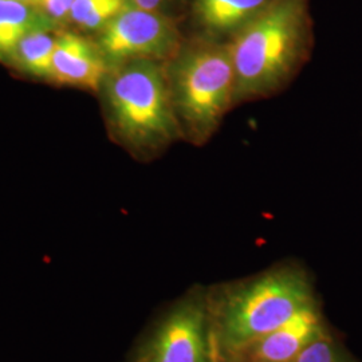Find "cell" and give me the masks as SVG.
<instances>
[{
	"label": "cell",
	"mask_w": 362,
	"mask_h": 362,
	"mask_svg": "<svg viewBox=\"0 0 362 362\" xmlns=\"http://www.w3.org/2000/svg\"><path fill=\"white\" fill-rule=\"evenodd\" d=\"M293 362H351L333 339L321 337L303 350Z\"/></svg>",
	"instance_id": "4fadbf2b"
},
{
	"label": "cell",
	"mask_w": 362,
	"mask_h": 362,
	"mask_svg": "<svg viewBox=\"0 0 362 362\" xmlns=\"http://www.w3.org/2000/svg\"><path fill=\"white\" fill-rule=\"evenodd\" d=\"M74 0H38V7L55 23L69 18Z\"/></svg>",
	"instance_id": "5bb4252c"
},
{
	"label": "cell",
	"mask_w": 362,
	"mask_h": 362,
	"mask_svg": "<svg viewBox=\"0 0 362 362\" xmlns=\"http://www.w3.org/2000/svg\"><path fill=\"white\" fill-rule=\"evenodd\" d=\"M55 42L50 31H37L22 39L6 59L18 70L33 77L52 79Z\"/></svg>",
	"instance_id": "8fae6325"
},
{
	"label": "cell",
	"mask_w": 362,
	"mask_h": 362,
	"mask_svg": "<svg viewBox=\"0 0 362 362\" xmlns=\"http://www.w3.org/2000/svg\"><path fill=\"white\" fill-rule=\"evenodd\" d=\"M309 276L299 266H279L231 287L211 308L215 362H235L259 338L314 305Z\"/></svg>",
	"instance_id": "7a4b0ae2"
},
{
	"label": "cell",
	"mask_w": 362,
	"mask_h": 362,
	"mask_svg": "<svg viewBox=\"0 0 362 362\" xmlns=\"http://www.w3.org/2000/svg\"><path fill=\"white\" fill-rule=\"evenodd\" d=\"M137 362H215L207 299L192 294L176 303L157 325Z\"/></svg>",
	"instance_id": "8992f818"
},
{
	"label": "cell",
	"mask_w": 362,
	"mask_h": 362,
	"mask_svg": "<svg viewBox=\"0 0 362 362\" xmlns=\"http://www.w3.org/2000/svg\"><path fill=\"white\" fill-rule=\"evenodd\" d=\"M110 67L98 46L76 34L57 38L52 55V81L81 89L100 91Z\"/></svg>",
	"instance_id": "ba28073f"
},
{
	"label": "cell",
	"mask_w": 362,
	"mask_h": 362,
	"mask_svg": "<svg viewBox=\"0 0 362 362\" xmlns=\"http://www.w3.org/2000/svg\"><path fill=\"white\" fill-rule=\"evenodd\" d=\"M326 334L322 317L314 303L259 338L235 362H293L314 341Z\"/></svg>",
	"instance_id": "52a82bcc"
},
{
	"label": "cell",
	"mask_w": 362,
	"mask_h": 362,
	"mask_svg": "<svg viewBox=\"0 0 362 362\" xmlns=\"http://www.w3.org/2000/svg\"><path fill=\"white\" fill-rule=\"evenodd\" d=\"M130 0H74L69 19L86 31H101Z\"/></svg>",
	"instance_id": "7c38bea8"
},
{
	"label": "cell",
	"mask_w": 362,
	"mask_h": 362,
	"mask_svg": "<svg viewBox=\"0 0 362 362\" xmlns=\"http://www.w3.org/2000/svg\"><path fill=\"white\" fill-rule=\"evenodd\" d=\"M55 22L39 7L13 0H0V58H7L13 47L37 31H52Z\"/></svg>",
	"instance_id": "30bf717a"
},
{
	"label": "cell",
	"mask_w": 362,
	"mask_h": 362,
	"mask_svg": "<svg viewBox=\"0 0 362 362\" xmlns=\"http://www.w3.org/2000/svg\"><path fill=\"white\" fill-rule=\"evenodd\" d=\"M100 91L112 129L130 151L153 155L182 139L167 64L140 59L112 67Z\"/></svg>",
	"instance_id": "3957f363"
},
{
	"label": "cell",
	"mask_w": 362,
	"mask_h": 362,
	"mask_svg": "<svg viewBox=\"0 0 362 362\" xmlns=\"http://www.w3.org/2000/svg\"><path fill=\"white\" fill-rule=\"evenodd\" d=\"M235 105L284 90L309 59L305 0H272L228 43Z\"/></svg>",
	"instance_id": "6da1fadb"
},
{
	"label": "cell",
	"mask_w": 362,
	"mask_h": 362,
	"mask_svg": "<svg viewBox=\"0 0 362 362\" xmlns=\"http://www.w3.org/2000/svg\"><path fill=\"white\" fill-rule=\"evenodd\" d=\"M167 1L168 0H130L133 6L148 11H160V8L167 4Z\"/></svg>",
	"instance_id": "9a60e30c"
},
{
	"label": "cell",
	"mask_w": 362,
	"mask_h": 362,
	"mask_svg": "<svg viewBox=\"0 0 362 362\" xmlns=\"http://www.w3.org/2000/svg\"><path fill=\"white\" fill-rule=\"evenodd\" d=\"M13 1H21V3H25V4H30V6L38 7V0H13Z\"/></svg>",
	"instance_id": "2e32d148"
},
{
	"label": "cell",
	"mask_w": 362,
	"mask_h": 362,
	"mask_svg": "<svg viewBox=\"0 0 362 362\" xmlns=\"http://www.w3.org/2000/svg\"><path fill=\"white\" fill-rule=\"evenodd\" d=\"M272 0H194L196 25L204 34L203 40L228 43L262 13Z\"/></svg>",
	"instance_id": "9c48e42d"
},
{
	"label": "cell",
	"mask_w": 362,
	"mask_h": 362,
	"mask_svg": "<svg viewBox=\"0 0 362 362\" xmlns=\"http://www.w3.org/2000/svg\"><path fill=\"white\" fill-rule=\"evenodd\" d=\"M97 46L112 69L140 59L167 64L180 50L181 42L167 16L129 3L100 31Z\"/></svg>",
	"instance_id": "5b68a950"
},
{
	"label": "cell",
	"mask_w": 362,
	"mask_h": 362,
	"mask_svg": "<svg viewBox=\"0 0 362 362\" xmlns=\"http://www.w3.org/2000/svg\"><path fill=\"white\" fill-rule=\"evenodd\" d=\"M169 90L181 137L203 146L235 107V73L227 43L184 46L167 62Z\"/></svg>",
	"instance_id": "277c9868"
}]
</instances>
